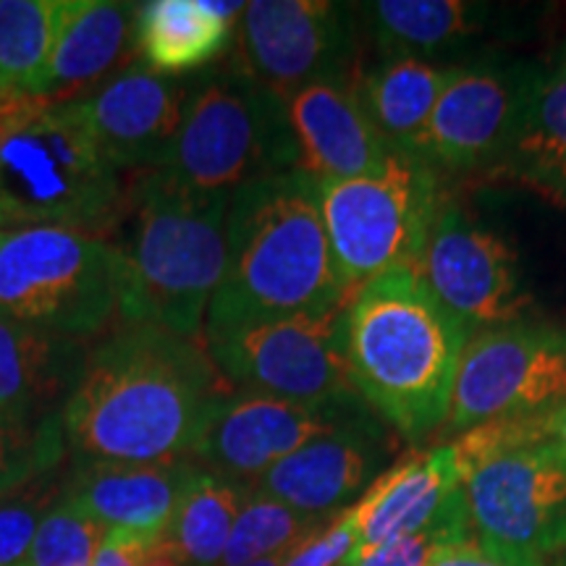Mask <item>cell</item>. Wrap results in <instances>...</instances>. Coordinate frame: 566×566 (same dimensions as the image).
Here are the masks:
<instances>
[{
  "mask_svg": "<svg viewBox=\"0 0 566 566\" xmlns=\"http://www.w3.org/2000/svg\"><path fill=\"white\" fill-rule=\"evenodd\" d=\"M108 527L92 520L82 509L61 495V501L42 516L32 548L27 554L30 566H92Z\"/></svg>",
  "mask_w": 566,
  "mask_h": 566,
  "instance_id": "cell-31",
  "label": "cell"
},
{
  "mask_svg": "<svg viewBox=\"0 0 566 566\" xmlns=\"http://www.w3.org/2000/svg\"><path fill=\"white\" fill-rule=\"evenodd\" d=\"M300 168L286 101L237 71L195 76L160 168L179 187L231 197L247 184Z\"/></svg>",
  "mask_w": 566,
  "mask_h": 566,
  "instance_id": "cell-6",
  "label": "cell"
},
{
  "mask_svg": "<svg viewBox=\"0 0 566 566\" xmlns=\"http://www.w3.org/2000/svg\"><path fill=\"white\" fill-rule=\"evenodd\" d=\"M562 407L566 328L514 321L470 338L443 428L459 436L495 417L554 415Z\"/></svg>",
  "mask_w": 566,
  "mask_h": 566,
  "instance_id": "cell-12",
  "label": "cell"
},
{
  "mask_svg": "<svg viewBox=\"0 0 566 566\" xmlns=\"http://www.w3.org/2000/svg\"><path fill=\"white\" fill-rule=\"evenodd\" d=\"M197 464L171 462H74L63 478V499L108 530L163 537L171 525Z\"/></svg>",
  "mask_w": 566,
  "mask_h": 566,
  "instance_id": "cell-19",
  "label": "cell"
},
{
  "mask_svg": "<svg viewBox=\"0 0 566 566\" xmlns=\"http://www.w3.org/2000/svg\"><path fill=\"white\" fill-rule=\"evenodd\" d=\"M0 317L95 342L116 325V268L103 239L66 229L0 233Z\"/></svg>",
  "mask_w": 566,
  "mask_h": 566,
  "instance_id": "cell-7",
  "label": "cell"
},
{
  "mask_svg": "<svg viewBox=\"0 0 566 566\" xmlns=\"http://www.w3.org/2000/svg\"><path fill=\"white\" fill-rule=\"evenodd\" d=\"M344 310L237 325L208 334L205 346L239 391L310 407L365 405L344 354Z\"/></svg>",
  "mask_w": 566,
  "mask_h": 566,
  "instance_id": "cell-9",
  "label": "cell"
},
{
  "mask_svg": "<svg viewBox=\"0 0 566 566\" xmlns=\"http://www.w3.org/2000/svg\"><path fill=\"white\" fill-rule=\"evenodd\" d=\"M69 0H0V84L34 95L59 40Z\"/></svg>",
  "mask_w": 566,
  "mask_h": 566,
  "instance_id": "cell-28",
  "label": "cell"
},
{
  "mask_svg": "<svg viewBox=\"0 0 566 566\" xmlns=\"http://www.w3.org/2000/svg\"><path fill=\"white\" fill-rule=\"evenodd\" d=\"M87 342L0 317V415L61 412L80 380Z\"/></svg>",
  "mask_w": 566,
  "mask_h": 566,
  "instance_id": "cell-22",
  "label": "cell"
},
{
  "mask_svg": "<svg viewBox=\"0 0 566 566\" xmlns=\"http://www.w3.org/2000/svg\"><path fill=\"white\" fill-rule=\"evenodd\" d=\"M153 541H158V537L124 533V530H108L92 566H139L142 554H145Z\"/></svg>",
  "mask_w": 566,
  "mask_h": 566,
  "instance_id": "cell-35",
  "label": "cell"
},
{
  "mask_svg": "<svg viewBox=\"0 0 566 566\" xmlns=\"http://www.w3.org/2000/svg\"><path fill=\"white\" fill-rule=\"evenodd\" d=\"M325 522L310 520L296 509L281 504L271 495L250 491L242 512L233 522L229 546L221 566H247L279 551H286L321 530Z\"/></svg>",
  "mask_w": 566,
  "mask_h": 566,
  "instance_id": "cell-30",
  "label": "cell"
},
{
  "mask_svg": "<svg viewBox=\"0 0 566 566\" xmlns=\"http://www.w3.org/2000/svg\"><path fill=\"white\" fill-rule=\"evenodd\" d=\"M430 566H546V564H522L512 562V558L493 554L480 546L475 537L464 543H454V546H446L433 556Z\"/></svg>",
  "mask_w": 566,
  "mask_h": 566,
  "instance_id": "cell-36",
  "label": "cell"
},
{
  "mask_svg": "<svg viewBox=\"0 0 566 566\" xmlns=\"http://www.w3.org/2000/svg\"><path fill=\"white\" fill-rule=\"evenodd\" d=\"M189 90L192 80H171L132 61L80 103L113 166L124 174H139L166 163Z\"/></svg>",
  "mask_w": 566,
  "mask_h": 566,
  "instance_id": "cell-17",
  "label": "cell"
},
{
  "mask_svg": "<svg viewBox=\"0 0 566 566\" xmlns=\"http://www.w3.org/2000/svg\"><path fill=\"white\" fill-rule=\"evenodd\" d=\"M139 566H181V564H179V558L174 556V551L166 546V541L158 537V541H153L150 546H147L145 554H142Z\"/></svg>",
  "mask_w": 566,
  "mask_h": 566,
  "instance_id": "cell-37",
  "label": "cell"
},
{
  "mask_svg": "<svg viewBox=\"0 0 566 566\" xmlns=\"http://www.w3.org/2000/svg\"><path fill=\"white\" fill-rule=\"evenodd\" d=\"M237 24L208 11L205 0H150L134 13V61L155 74H197L229 51Z\"/></svg>",
  "mask_w": 566,
  "mask_h": 566,
  "instance_id": "cell-24",
  "label": "cell"
},
{
  "mask_svg": "<svg viewBox=\"0 0 566 566\" xmlns=\"http://www.w3.org/2000/svg\"><path fill=\"white\" fill-rule=\"evenodd\" d=\"M394 449L396 441L378 415L363 409L281 459L252 488L310 520L325 522L375 483Z\"/></svg>",
  "mask_w": 566,
  "mask_h": 566,
  "instance_id": "cell-16",
  "label": "cell"
},
{
  "mask_svg": "<svg viewBox=\"0 0 566 566\" xmlns=\"http://www.w3.org/2000/svg\"><path fill=\"white\" fill-rule=\"evenodd\" d=\"M472 537L470 520H467L462 488L451 495L443 512L430 522L428 527L417 530L412 535L394 537L380 546L354 551L349 566H430L433 556L446 546L464 543Z\"/></svg>",
  "mask_w": 566,
  "mask_h": 566,
  "instance_id": "cell-32",
  "label": "cell"
},
{
  "mask_svg": "<svg viewBox=\"0 0 566 566\" xmlns=\"http://www.w3.org/2000/svg\"><path fill=\"white\" fill-rule=\"evenodd\" d=\"M470 338L472 331L438 302L415 265L380 273L344 310V354L354 388L412 443L449 420Z\"/></svg>",
  "mask_w": 566,
  "mask_h": 566,
  "instance_id": "cell-3",
  "label": "cell"
},
{
  "mask_svg": "<svg viewBox=\"0 0 566 566\" xmlns=\"http://www.w3.org/2000/svg\"><path fill=\"white\" fill-rule=\"evenodd\" d=\"M17 566H30V564H27V562H24V564H17Z\"/></svg>",
  "mask_w": 566,
  "mask_h": 566,
  "instance_id": "cell-42",
  "label": "cell"
},
{
  "mask_svg": "<svg viewBox=\"0 0 566 566\" xmlns=\"http://www.w3.org/2000/svg\"><path fill=\"white\" fill-rule=\"evenodd\" d=\"M551 443L566 457V407L558 409L554 420H551Z\"/></svg>",
  "mask_w": 566,
  "mask_h": 566,
  "instance_id": "cell-38",
  "label": "cell"
},
{
  "mask_svg": "<svg viewBox=\"0 0 566 566\" xmlns=\"http://www.w3.org/2000/svg\"><path fill=\"white\" fill-rule=\"evenodd\" d=\"M459 488L462 475L449 443L399 459L352 506L359 530L357 551L428 527Z\"/></svg>",
  "mask_w": 566,
  "mask_h": 566,
  "instance_id": "cell-21",
  "label": "cell"
},
{
  "mask_svg": "<svg viewBox=\"0 0 566 566\" xmlns=\"http://www.w3.org/2000/svg\"><path fill=\"white\" fill-rule=\"evenodd\" d=\"M359 546V530L352 509L296 543L283 566H342Z\"/></svg>",
  "mask_w": 566,
  "mask_h": 566,
  "instance_id": "cell-34",
  "label": "cell"
},
{
  "mask_svg": "<svg viewBox=\"0 0 566 566\" xmlns=\"http://www.w3.org/2000/svg\"><path fill=\"white\" fill-rule=\"evenodd\" d=\"M292 548L279 551V554H271V556H265V558H258V562H252V564H247V566H283V564H286L289 554H292Z\"/></svg>",
  "mask_w": 566,
  "mask_h": 566,
  "instance_id": "cell-40",
  "label": "cell"
},
{
  "mask_svg": "<svg viewBox=\"0 0 566 566\" xmlns=\"http://www.w3.org/2000/svg\"><path fill=\"white\" fill-rule=\"evenodd\" d=\"M229 200L189 192L163 171L126 176L124 212L105 239L116 268V323L205 342L208 307L226 271Z\"/></svg>",
  "mask_w": 566,
  "mask_h": 566,
  "instance_id": "cell-4",
  "label": "cell"
},
{
  "mask_svg": "<svg viewBox=\"0 0 566 566\" xmlns=\"http://www.w3.org/2000/svg\"><path fill=\"white\" fill-rule=\"evenodd\" d=\"M359 32L352 3L254 0L233 32V71L286 101L307 84L357 76Z\"/></svg>",
  "mask_w": 566,
  "mask_h": 566,
  "instance_id": "cell-11",
  "label": "cell"
},
{
  "mask_svg": "<svg viewBox=\"0 0 566 566\" xmlns=\"http://www.w3.org/2000/svg\"><path fill=\"white\" fill-rule=\"evenodd\" d=\"M126 176L103 153L82 103L30 95L0 118V231L66 229L108 239Z\"/></svg>",
  "mask_w": 566,
  "mask_h": 566,
  "instance_id": "cell-5",
  "label": "cell"
},
{
  "mask_svg": "<svg viewBox=\"0 0 566 566\" xmlns=\"http://www.w3.org/2000/svg\"><path fill=\"white\" fill-rule=\"evenodd\" d=\"M27 97H30V95H11V92H6L3 84H0V118L9 116L13 108H19V105L24 103Z\"/></svg>",
  "mask_w": 566,
  "mask_h": 566,
  "instance_id": "cell-39",
  "label": "cell"
},
{
  "mask_svg": "<svg viewBox=\"0 0 566 566\" xmlns=\"http://www.w3.org/2000/svg\"><path fill=\"white\" fill-rule=\"evenodd\" d=\"M349 302L331 254L315 176L294 168L231 195L226 271L208 307L205 336L275 317L325 315Z\"/></svg>",
  "mask_w": 566,
  "mask_h": 566,
  "instance_id": "cell-2",
  "label": "cell"
},
{
  "mask_svg": "<svg viewBox=\"0 0 566 566\" xmlns=\"http://www.w3.org/2000/svg\"><path fill=\"white\" fill-rule=\"evenodd\" d=\"M499 171L566 210V45L535 66L520 126Z\"/></svg>",
  "mask_w": 566,
  "mask_h": 566,
  "instance_id": "cell-23",
  "label": "cell"
},
{
  "mask_svg": "<svg viewBox=\"0 0 566 566\" xmlns=\"http://www.w3.org/2000/svg\"><path fill=\"white\" fill-rule=\"evenodd\" d=\"M533 74V63L451 69L417 155L438 174L501 168L520 126Z\"/></svg>",
  "mask_w": 566,
  "mask_h": 566,
  "instance_id": "cell-14",
  "label": "cell"
},
{
  "mask_svg": "<svg viewBox=\"0 0 566 566\" xmlns=\"http://www.w3.org/2000/svg\"><path fill=\"white\" fill-rule=\"evenodd\" d=\"M134 13L137 3L69 0L59 40L34 97L48 105H69L87 101L92 92L101 90L132 42Z\"/></svg>",
  "mask_w": 566,
  "mask_h": 566,
  "instance_id": "cell-20",
  "label": "cell"
},
{
  "mask_svg": "<svg viewBox=\"0 0 566 566\" xmlns=\"http://www.w3.org/2000/svg\"><path fill=\"white\" fill-rule=\"evenodd\" d=\"M252 485L197 467L168 525L166 546L181 566H221L226 546Z\"/></svg>",
  "mask_w": 566,
  "mask_h": 566,
  "instance_id": "cell-27",
  "label": "cell"
},
{
  "mask_svg": "<svg viewBox=\"0 0 566 566\" xmlns=\"http://www.w3.org/2000/svg\"><path fill=\"white\" fill-rule=\"evenodd\" d=\"M0 233H3V231H0Z\"/></svg>",
  "mask_w": 566,
  "mask_h": 566,
  "instance_id": "cell-43",
  "label": "cell"
},
{
  "mask_svg": "<svg viewBox=\"0 0 566 566\" xmlns=\"http://www.w3.org/2000/svg\"><path fill=\"white\" fill-rule=\"evenodd\" d=\"M63 495L61 472L45 475L34 483L0 495V566H17L27 562L34 533L42 516Z\"/></svg>",
  "mask_w": 566,
  "mask_h": 566,
  "instance_id": "cell-33",
  "label": "cell"
},
{
  "mask_svg": "<svg viewBox=\"0 0 566 566\" xmlns=\"http://www.w3.org/2000/svg\"><path fill=\"white\" fill-rule=\"evenodd\" d=\"M233 388L208 346L145 323H116L87 346L61 409L74 462L189 457L208 409Z\"/></svg>",
  "mask_w": 566,
  "mask_h": 566,
  "instance_id": "cell-1",
  "label": "cell"
},
{
  "mask_svg": "<svg viewBox=\"0 0 566 566\" xmlns=\"http://www.w3.org/2000/svg\"><path fill=\"white\" fill-rule=\"evenodd\" d=\"M342 566H349V558H346V562H344V564H342Z\"/></svg>",
  "mask_w": 566,
  "mask_h": 566,
  "instance_id": "cell-41",
  "label": "cell"
},
{
  "mask_svg": "<svg viewBox=\"0 0 566 566\" xmlns=\"http://www.w3.org/2000/svg\"><path fill=\"white\" fill-rule=\"evenodd\" d=\"M472 537L522 564L566 548V457L551 441L488 457L462 480Z\"/></svg>",
  "mask_w": 566,
  "mask_h": 566,
  "instance_id": "cell-10",
  "label": "cell"
},
{
  "mask_svg": "<svg viewBox=\"0 0 566 566\" xmlns=\"http://www.w3.org/2000/svg\"><path fill=\"white\" fill-rule=\"evenodd\" d=\"M363 409L370 407H310L233 388L208 409L187 459L212 475L254 485L281 459Z\"/></svg>",
  "mask_w": 566,
  "mask_h": 566,
  "instance_id": "cell-15",
  "label": "cell"
},
{
  "mask_svg": "<svg viewBox=\"0 0 566 566\" xmlns=\"http://www.w3.org/2000/svg\"><path fill=\"white\" fill-rule=\"evenodd\" d=\"M415 271L470 331L520 321L530 304L512 247L457 202L441 205Z\"/></svg>",
  "mask_w": 566,
  "mask_h": 566,
  "instance_id": "cell-13",
  "label": "cell"
},
{
  "mask_svg": "<svg viewBox=\"0 0 566 566\" xmlns=\"http://www.w3.org/2000/svg\"><path fill=\"white\" fill-rule=\"evenodd\" d=\"M359 76L315 82L286 97L300 171L317 181H344L384 168L394 150L359 97Z\"/></svg>",
  "mask_w": 566,
  "mask_h": 566,
  "instance_id": "cell-18",
  "label": "cell"
},
{
  "mask_svg": "<svg viewBox=\"0 0 566 566\" xmlns=\"http://www.w3.org/2000/svg\"><path fill=\"white\" fill-rule=\"evenodd\" d=\"M66 454L61 412L0 415V495L59 472Z\"/></svg>",
  "mask_w": 566,
  "mask_h": 566,
  "instance_id": "cell-29",
  "label": "cell"
},
{
  "mask_svg": "<svg viewBox=\"0 0 566 566\" xmlns=\"http://www.w3.org/2000/svg\"><path fill=\"white\" fill-rule=\"evenodd\" d=\"M441 205V174L409 153H391L373 174L321 181L325 233L349 300L380 273L417 263Z\"/></svg>",
  "mask_w": 566,
  "mask_h": 566,
  "instance_id": "cell-8",
  "label": "cell"
},
{
  "mask_svg": "<svg viewBox=\"0 0 566 566\" xmlns=\"http://www.w3.org/2000/svg\"><path fill=\"white\" fill-rule=\"evenodd\" d=\"M451 69L420 59H384L359 76L367 116L394 153H420Z\"/></svg>",
  "mask_w": 566,
  "mask_h": 566,
  "instance_id": "cell-26",
  "label": "cell"
},
{
  "mask_svg": "<svg viewBox=\"0 0 566 566\" xmlns=\"http://www.w3.org/2000/svg\"><path fill=\"white\" fill-rule=\"evenodd\" d=\"M357 17L384 59L428 61L483 32L488 9L459 0H378L359 3Z\"/></svg>",
  "mask_w": 566,
  "mask_h": 566,
  "instance_id": "cell-25",
  "label": "cell"
}]
</instances>
